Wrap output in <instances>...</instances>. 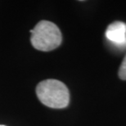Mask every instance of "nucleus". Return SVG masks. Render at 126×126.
Wrapping results in <instances>:
<instances>
[{"instance_id": "nucleus-4", "label": "nucleus", "mask_w": 126, "mask_h": 126, "mask_svg": "<svg viewBox=\"0 0 126 126\" xmlns=\"http://www.w3.org/2000/svg\"><path fill=\"white\" fill-rule=\"evenodd\" d=\"M119 77L122 80H126V54L119 69Z\"/></svg>"}, {"instance_id": "nucleus-1", "label": "nucleus", "mask_w": 126, "mask_h": 126, "mask_svg": "<svg viewBox=\"0 0 126 126\" xmlns=\"http://www.w3.org/2000/svg\"><path fill=\"white\" fill-rule=\"evenodd\" d=\"M36 94L43 104L51 108H65L70 102L67 87L57 79H46L40 82L37 85Z\"/></svg>"}, {"instance_id": "nucleus-2", "label": "nucleus", "mask_w": 126, "mask_h": 126, "mask_svg": "<svg viewBox=\"0 0 126 126\" xmlns=\"http://www.w3.org/2000/svg\"><path fill=\"white\" fill-rule=\"evenodd\" d=\"M31 33L33 47L39 51H52L60 46L62 40L59 28L51 21H39Z\"/></svg>"}, {"instance_id": "nucleus-3", "label": "nucleus", "mask_w": 126, "mask_h": 126, "mask_svg": "<svg viewBox=\"0 0 126 126\" xmlns=\"http://www.w3.org/2000/svg\"><path fill=\"white\" fill-rule=\"evenodd\" d=\"M105 35L110 43L119 47H126V24L115 21L109 25Z\"/></svg>"}, {"instance_id": "nucleus-5", "label": "nucleus", "mask_w": 126, "mask_h": 126, "mask_svg": "<svg viewBox=\"0 0 126 126\" xmlns=\"http://www.w3.org/2000/svg\"><path fill=\"white\" fill-rule=\"evenodd\" d=\"M0 126H4V125H0Z\"/></svg>"}]
</instances>
